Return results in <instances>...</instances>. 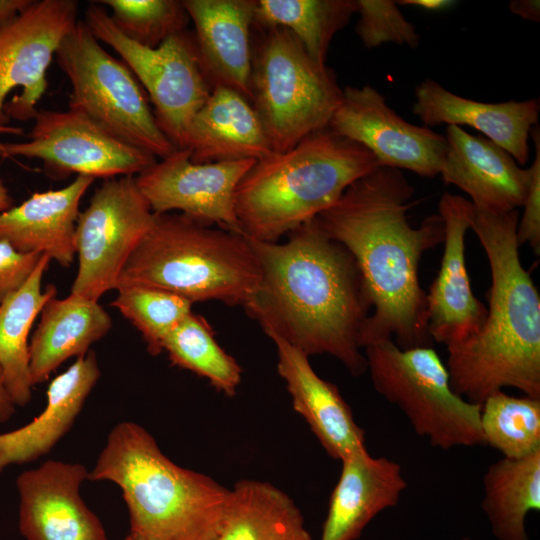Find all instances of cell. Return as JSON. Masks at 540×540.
I'll list each match as a JSON object with an SVG mask.
<instances>
[{
	"label": "cell",
	"instance_id": "obj_4",
	"mask_svg": "<svg viewBox=\"0 0 540 540\" xmlns=\"http://www.w3.org/2000/svg\"><path fill=\"white\" fill-rule=\"evenodd\" d=\"M88 480L120 488L130 533L143 540H214L231 497V489L171 461L130 421L110 431Z\"/></svg>",
	"mask_w": 540,
	"mask_h": 540
},
{
	"label": "cell",
	"instance_id": "obj_42",
	"mask_svg": "<svg viewBox=\"0 0 540 540\" xmlns=\"http://www.w3.org/2000/svg\"><path fill=\"white\" fill-rule=\"evenodd\" d=\"M13 199L3 181L0 179V213L12 207Z\"/></svg>",
	"mask_w": 540,
	"mask_h": 540
},
{
	"label": "cell",
	"instance_id": "obj_34",
	"mask_svg": "<svg viewBox=\"0 0 540 540\" xmlns=\"http://www.w3.org/2000/svg\"><path fill=\"white\" fill-rule=\"evenodd\" d=\"M108 7L112 23L131 41L157 48L165 40L184 32L189 15L179 0H98Z\"/></svg>",
	"mask_w": 540,
	"mask_h": 540
},
{
	"label": "cell",
	"instance_id": "obj_19",
	"mask_svg": "<svg viewBox=\"0 0 540 540\" xmlns=\"http://www.w3.org/2000/svg\"><path fill=\"white\" fill-rule=\"evenodd\" d=\"M194 24L202 70L212 89L229 88L250 103L255 0H182Z\"/></svg>",
	"mask_w": 540,
	"mask_h": 540
},
{
	"label": "cell",
	"instance_id": "obj_22",
	"mask_svg": "<svg viewBox=\"0 0 540 540\" xmlns=\"http://www.w3.org/2000/svg\"><path fill=\"white\" fill-rule=\"evenodd\" d=\"M340 461L321 540L358 539L379 513L398 504L407 488L401 465L387 457H373L367 448Z\"/></svg>",
	"mask_w": 540,
	"mask_h": 540
},
{
	"label": "cell",
	"instance_id": "obj_16",
	"mask_svg": "<svg viewBox=\"0 0 540 540\" xmlns=\"http://www.w3.org/2000/svg\"><path fill=\"white\" fill-rule=\"evenodd\" d=\"M475 206L460 196L443 193L438 213L443 218L444 250L440 269L426 293L428 332L433 342L458 344L481 328L487 308L475 297L466 267L465 237Z\"/></svg>",
	"mask_w": 540,
	"mask_h": 540
},
{
	"label": "cell",
	"instance_id": "obj_38",
	"mask_svg": "<svg viewBox=\"0 0 540 540\" xmlns=\"http://www.w3.org/2000/svg\"><path fill=\"white\" fill-rule=\"evenodd\" d=\"M508 6L513 14L527 21H540L539 0H512Z\"/></svg>",
	"mask_w": 540,
	"mask_h": 540
},
{
	"label": "cell",
	"instance_id": "obj_13",
	"mask_svg": "<svg viewBox=\"0 0 540 540\" xmlns=\"http://www.w3.org/2000/svg\"><path fill=\"white\" fill-rule=\"evenodd\" d=\"M28 140L0 141V158L25 157L41 160L55 175L93 178L137 176L152 166V154L111 135L82 114L38 110Z\"/></svg>",
	"mask_w": 540,
	"mask_h": 540
},
{
	"label": "cell",
	"instance_id": "obj_17",
	"mask_svg": "<svg viewBox=\"0 0 540 540\" xmlns=\"http://www.w3.org/2000/svg\"><path fill=\"white\" fill-rule=\"evenodd\" d=\"M88 472L80 463L48 460L17 477L18 527L26 540H108L80 495Z\"/></svg>",
	"mask_w": 540,
	"mask_h": 540
},
{
	"label": "cell",
	"instance_id": "obj_35",
	"mask_svg": "<svg viewBox=\"0 0 540 540\" xmlns=\"http://www.w3.org/2000/svg\"><path fill=\"white\" fill-rule=\"evenodd\" d=\"M359 15L355 31L362 44L376 48L385 43H394L417 48L420 34L414 24L401 13L396 1L356 0Z\"/></svg>",
	"mask_w": 540,
	"mask_h": 540
},
{
	"label": "cell",
	"instance_id": "obj_5",
	"mask_svg": "<svg viewBox=\"0 0 540 540\" xmlns=\"http://www.w3.org/2000/svg\"><path fill=\"white\" fill-rule=\"evenodd\" d=\"M378 167L366 148L328 126L289 150L256 160L234 196L242 234L276 242L331 207L353 182Z\"/></svg>",
	"mask_w": 540,
	"mask_h": 540
},
{
	"label": "cell",
	"instance_id": "obj_3",
	"mask_svg": "<svg viewBox=\"0 0 540 540\" xmlns=\"http://www.w3.org/2000/svg\"><path fill=\"white\" fill-rule=\"evenodd\" d=\"M518 220V210L475 207L471 223L490 266L489 305L478 332L447 347L446 367L455 392L478 405L505 387L540 398V295L520 259Z\"/></svg>",
	"mask_w": 540,
	"mask_h": 540
},
{
	"label": "cell",
	"instance_id": "obj_27",
	"mask_svg": "<svg viewBox=\"0 0 540 540\" xmlns=\"http://www.w3.org/2000/svg\"><path fill=\"white\" fill-rule=\"evenodd\" d=\"M50 261L48 255L42 254L22 287L0 303V366L4 386L15 406L24 407L31 400L28 336L43 306L57 293L52 284L42 291Z\"/></svg>",
	"mask_w": 540,
	"mask_h": 540
},
{
	"label": "cell",
	"instance_id": "obj_7",
	"mask_svg": "<svg viewBox=\"0 0 540 540\" xmlns=\"http://www.w3.org/2000/svg\"><path fill=\"white\" fill-rule=\"evenodd\" d=\"M263 32L252 59L251 104L272 151L279 153L326 128L343 89L334 72L316 63L288 29Z\"/></svg>",
	"mask_w": 540,
	"mask_h": 540
},
{
	"label": "cell",
	"instance_id": "obj_26",
	"mask_svg": "<svg viewBox=\"0 0 540 540\" xmlns=\"http://www.w3.org/2000/svg\"><path fill=\"white\" fill-rule=\"evenodd\" d=\"M111 326V317L98 301L73 293L49 299L29 341L32 385L47 381L67 359L86 355Z\"/></svg>",
	"mask_w": 540,
	"mask_h": 540
},
{
	"label": "cell",
	"instance_id": "obj_33",
	"mask_svg": "<svg viewBox=\"0 0 540 540\" xmlns=\"http://www.w3.org/2000/svg\"><path fill=\"white\" fill-rule=\"evenodd\" d=\"M115 290L118 294L111 305L137 328L152 355L162 352L166 336L192 312L193 303L165 290L142 285Z\"/></svg>",
	"mask_w": 540,
	"mask_h": 540
},
{
	"label": "cell",
	"instance_id": "obj_45",
	"mask_svg": "<svg viewBox=\"0 0 540 540\" xmlns=\"http://www.w3.org/2000/svg\"><path fill=\"white\" fill-rule=\"evenodd\" d=\"M460 540H473V539H471V538H469V537H463V538H461Z\"/></svg>",
	"mask_w": 540,
	"mask_h": 540
},
{
	"label": "cell",
	"instance_id": "obj_6",
	"mask_svg": "<svg viewBox=\"0 0 540 540\" xmlns=\"http://www.w3.org/2000/svg\"><path fill=\"white\" fill-rule=\"evenodd\" d=\"M258 281V263L244 235L203 225L181 213H165L154 215L115 289L142 285L191 303L244 306Z\"/></svg>",
	"mask_w": 540,
	"mask_h": 540
},
{
	"label": "cell",
	"instance_id": "obj_9",
	"mask_svg": "<svg viewBox=\"0 0 540 540\" xmlns=\"http://www.w3.org/2000/svg\"><path fill=\"white\" fill-rule=\"evenodd\" d=\"M55 58L71 84L68 109L156 158L176 151L130 68L101 45L83 20L62 39Z\"/></svg>",
	"mask_w": 540,
	"mask_h": 540
},
{
	"label": "cell",
	"instance_id": "obj_43",
	"mask_svg": "<svg viewBox=\"0 0 540 540\" xmlns=\"http://www.w3.org/2000/svg\"><path fill=\"white\" fill-rule=\"evenodd\" d=\"M2 134L23 135V129L16 126H9L7 128H0Z\"/></svg>",
	"mask_w": 540,
	"mask_h": 540
},
{
	"label": "cell",
	"instance_id": "obj_11",
	"mask_svg": "<svg viewBox=\"0 0 540 540\" xmlns=\"http://www.w3.org/2000/svg\"><path fill=\"white\" fill-rule=\"evenodd\" d=\"M153 218L136 176L104 179L76 221L74 243L79 265L71 293L98 301L115 289L125 263Z\"/></svg>",
	"mask_w": 540,
	"mask_h": 540
},
{
	"label": "cell",
	"instance_id": "obj_12",
	"mask_svg": "<svg viewBox=\"0 0 540 540\" xmlns=\"http://www.w3.org/2000/svg\"><path fill=\"white\" fill-rule=\"evenodd\" d=\"M75 0H30L0 20V128L32 120L48 86L47 70L78 22Z\"/></svg>",
	"mask_w": 540,
	"mask_h": 540
},
{
	"label": "cell",
	"instance_id": "obj_25",
	"mask_svg": "<svg viewBox=\"0 0 540 540\" xmlns=\"http://www.w3.org/2000/svg\"><path fill=\"white\" fill-rule=\"evenodd\" d=\"M186 149L194 163L259 160L273 153L252 104L222 86L212 89L194 116Z\"/></svg>",
	"mask_w": 540,
	"mask_h": 540
},
{
	"label": "cell",
	"instance_id": "obj_23",
	"mask_svg": "<svg viewBox=\"0 0 540 540\" xmlns=\"http://www.w3.org/2000/svg\"><path fill=\"white\" fill-rule=\"evenodd\" d=\"M94 179L78 175L63 188L34 193L0 213V240L18 252L46 254L62 267H70L76 255L80 201Z\"/></svg>",
	"mask_w": 540,
	"mask_h": 540
},
{
	"label": "cell",
	"instance_id": "obj_18",
	"mask_svg": "<svg viewBox=\"0 0 540 540\" xmlns=\"http://www.w3.org/2000/svg\"><path fill=\"white\" fill-rule=\"evenodd\" d=\"M444 136L447 149L439 175L445 184L460 188L484 211L504 213L523 206L530 167H520L507 151L459 126H447Z\"/></svg>",
	"mask_w": 540,
	"mask_h": 540
},
{
	"label": "cell",
	"instance_id": "obj_14",
	"mask_svg": "<svg viewBox=\"0 0 540 540\" xmlns=\"http://www.w3.org/2000/svg\"><path fill=\"white\" fill-rule=\"evenodd\" d=\"M328 127L366 148L380 167L409 170L421 177L440 174L444 135L405 121L374 87L346 86Z\"/></svg>",
	"mask_w": 540,
	"mask_h": 540
},
{
	"label": "cell",
	"instance_id": "obj_28",
	"mask_svg": "<svg viewBox=\"0 0 540 540\" xmlns=\"http://www.w3.org/2000/svg\"><path fill=\"white\" fill-rule=\"evenodd\" d=\"M214 540H312L294 501L270 483L244 479L231 489Z\"/></svg>",
	"mask_w": 540,
	"mask_h": 540
},
{
	"label": "cell",
	"instance_id": "obj_40",
	"mask_svg": "<svg viewBox=\"0 0 540 540\" xmlns=\"http://www.w3.org/2000/svg\"><path fill=\"white\" fill-rule=\"evenodd\" d=\"M397 5L416 6L428 11H440L447 9L457 2L451 0H401L396 1Z\"/></svg>",
	"mask_w": 540,
	"mask_h": 540
},
{
	"label": "cell",
	"instance_id": "obj_24",
	"mask_svg": "<svg viewBox=\"0 0 540 540\" xmlns=\"http://www.w3.org/2000/svg\"><path fill=\"white\" fill-rule=\"evenodd\" d=\"M99 377L93 351L57 375L48 385L45 409L26 425L0 433V473L49 453L70 430Z\"/></svg>",
	"mask_w": 540,
	"mask_h": 540
},
{
	"label": "cell",
	"instance_id": "obj_1",
	"mask_svg": "<svg viewBox=\"0 0 540 540\" xmlns=\"http://www.w3.org/2000/svg\"><path fill=\"white\" fill-rule=\"evenodd\" d=\"M414 192L401 170L378 167L314 218L351 253L365 282L372 312L362 334L363 349L387 339L403 349L433 343L418 272L423 254L443 243L445 227L439 213L418 227L410 224Z\"/></svg>",
	"mask_w": 540,
	"mask_h": 540
},
{
	"label": "cell",
	"instance_id": "obj_31",
	"mask_svg": "<svg viewBox=\"0 0 540 540\" xmlns=\"http://www.w3.org/2000/svg\"><path fill=\"white\" fill-rule=\"evenodd\" d=\"M165 351L175 366L189 370L209 381L228 397L237 393L242 369L216 341L207 320L191 312L164 339Z\"/></svg>",
	"mask_w": 540,
	"mask_h": 540
},
{
	"label": "cell",
	"instance_id": "obj_29",
	"mask_svg": "<svg viewBox=\"0 0 540 540\" xmlns=\"http://www.w3.org/2000/svg\"><path fill=\"white\" fill-rule=\"evenodd\" d=\"M483 512L497 540H530L526 518L540 510V450L501 458L483 476Z\"/></svg>",
	"mask_w": 540,
	"mask_h": 540
},
{
	"label": "cell",
	"instance_id": "obj_21",
	"mask_svg": "<svg viewBox=\"0 0 540 540\" xmlns=\"http://www.w3.org/2000/svg\"><path fill=\"white\" fill-rule=\"evenodd\" d=\"M277 371L285 381L293 409L309 425L326 453L337 460L366 448L365 431L337 386L322 379L309 356L276 335Z\"/></svg>",
	"mask_w": 540,
	"mask_h": 540
},
{
	"label": "cell",
	"instance_id": "obj_37",
	"mask_svg": "<svg viewBox=\"0 0 540 540\" xmlns=\"http://www.w3.org/2000/svg\"><path fill=\"white\" fill-rule=\"evenodd\" d=\"M42 254L16 251L0 240V303L27 281Z\"/></svg>",
	"mask_w": 540,
	"mask_h": 540
},
{
	"label": "cell",
	"instance_id": "obj_2",
	"mask_svg": "<svg viewBox=\"0 0 540 540\" xmlns=\"http://www.w3.org/2000/svg\"><path fill=\"white\" fill-rule=\"evenodd\" d=\"M284 243L247 238L259 281L243 306L266 335H276L307 356L328 354L354 376L367 370L362 334L372 304L351 253L315 219Z\"/></svg>",
	"mask_w": 540,
	"mask_h": 540
},
{
	"label": "cell",
	"instance_id": "obj_41",
	"mask_svg": "<svg viewBox=\"0 0 540 540\" xmlns=\"http://www.w3.org/2000/svg\"><path fill=\"white\" fill-rule=\"evenodd\" d=\"M29 2L30 0H0V20L18 13Z\"/></svg>",
	"mask_w": 540,
	"mask_h": 540
},
{
	"label": "cell",
	"instance_id": "obj_44",
	"mask_svg": "<svg viewBox=\"0 0 540 540\" xmlns=\"http://www.w3.org/2000/svg\"><path fill=\"white\" fill-rule=\"evenodd\" d=\"M124 540H143V539L130 533Z\"/></svg>",
	"mask_w": 540,
	"mask_h": 540
},
{
	"label": "cell",
	"instance_id": "obj_36",
	"mask_svg": "<svg viewBox=\"0 0 540 540\" xmlns=\"http://www.w3.org/2000/svg\"><path fill=\"white\" fill-rule=\"evenodd\" d=\"M535 148L531 170V181L523 204V215L518 220L517 240L519 245L527 244L537 255L540 253V131L539 125L530 131Z\"/></svg>",
	"mask_w": 540,
	"mask_h": 540
},
{
	"label": "cell",
	"instance_id": "obj_10",
	"mask_svg": "<svg viewBox=\"0 0 540 540\" xmlns=\"http://www.w3.org/2000/svg\"><path fill=\"white\" fill-rule=\"evenodd\" d=\"M84 22L130 68L153 105L157 125L175 149H186L190 124L212 91L193 32L171 36L157 48L143 47L124 36L96 1L87 6Z\"/></svg>",
	"mask_w": 540,
	"mask_h": 540
},
{
	"label": "cell",
	"instance_id": "obj_8",
	"mask_svg": "<svg viewBox=\"0 0 540 540\" xmlns=\"http://www.w3.org/2000/svg\"><path fill=\"white\" fill-rule=\"evenodd\" d=\"M374 389L405 414L416 434L436 448L485 445L481 405L455 392L432 348H400L392 339L364 348Z\"/></svg>",
	"mask_w": 540,
	"mask_h": 540
},
{
	"label": "cell",
	"instance_id": "obj_30",
	"mask_svg": "<svg viewBox=\"0 0 540 540\" xmlns=\"http://www.w3.org/2000/svg\"><path fill=\"white\" fill-rule=\"evenodd\" d=\"M357 11L356 0H255L253 27L288 29L318 64Z\"/></svg>",
	"mask_w": 540,
	"mask_h": 540
},
{
	"label": "cell",
	"instance_id": "obj_32",
	"mask_svg": "<svg viewBox=\"0 0 540 540\" xmlns=\"http://www.w3.org/2000/svg\"><path fill=\"white\" fill-rule=\"evenodd\" d=\"M480 422L485 445L505 458L519 459L540 450V398L496 391L481 404Z\"/></svg>",
	"mask_w": 540,
	"mask_h": 540
},
{
	"label": "cell",
	"instance_id": "obj_15",
	"mask_svg": "<svg viewBox=\"0 0 540 540\" xmlns=\"http://www.w3.org/2000/svg\"><path fill=\"white\" fill-rule=\"evenodd\" d=\"M255 161L194 163L188 149L176 150L138 174L136 183L154 215L179 211L203 225L242 234L234 196Z\"/></svg>",
	"mask_w": 540,
	"mask_h": 540
},
{
	"label": "cell",
	"instance_id": "obj_39",
	"mask_svg": "<svg viewBox=\"0 0 540 540\" xmlns=\"http://www.w3.org/2000/svg\"><path fill=\"white\" fill-rule=\"evenodd\" d=\"M15 412V405L12 402L3 381L2 369L0 366V423L7 422Z\"/></svg>",
	"mask_w": 540,
	"mask_h": 540
},
{
	"label": "cell",
	"instance_id": "obj_20",
	"mask_svg": "<svg viewBox=\"0 0 540 540\" xmlns=\"http://www.w3.org/2000/svg\"><path fill=\"white\" fill-rule=\"evenodd\" d=\"M413 113L425 127L470 126L507 151L520 166L530 156V131L538 125V99L484 103L461 97L433 79L415 88Z\"/></svg>",
	"mask_w": 540,
	"mask_h": 540
}]
</instances>
